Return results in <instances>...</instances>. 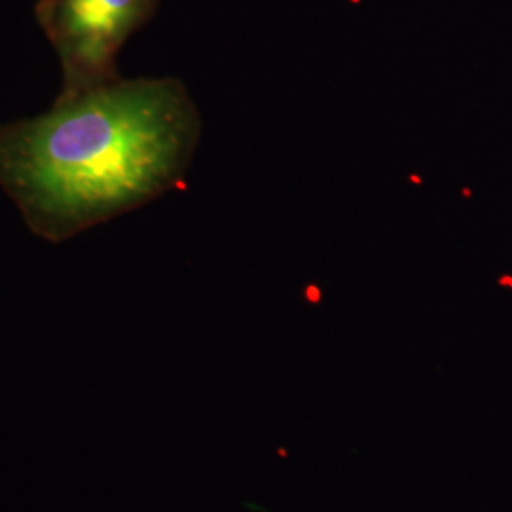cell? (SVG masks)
Returning <instances> with one entry per match:
<instances>
[{
	"mask_svg": "<svg viewBox=\"0 0 512 512\" xmlns=\"http://www.w3.org/2000/svg\"><path fill=\"white\" fill-rule=\"evenodd\" d=\"M200 137L181 80L120 74L0 124V188L35 236L63 243L175 188Z\"/></svg>",
	"mask_w": 512,
	"mask_h": 512,
	"instance_id": "6da1fadb",
	"label": "cell"
},
{
	"mask_svg": "<svg viewBox=\"0 0 512 512\" xmlns=\"http://www.w3.org/2000/svg\"><path fill=\"white\" fill-rule=\"evenodd\" d=\"M158 0H38L37 19L54 48L57 95L118 78V55L156 10Z\"/></svg>",
	"mask_w": 512,
	"mask_h": 512,
	"instance_id": "7a4b0ae2",
	"label": "cell"
}]
</instances>
